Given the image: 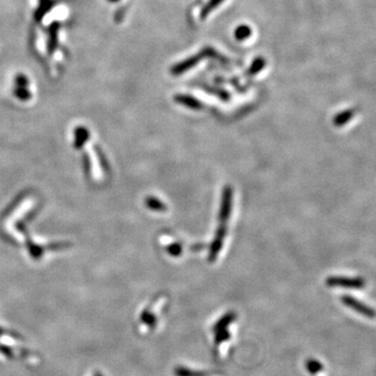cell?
I'll return each mask as SVG.
<instances>
[{
    "instance_id": "2",
    "label": "cell",
    "mask_w": 376,
    "mask_h": 376,
    "mask_svg": "<svg viewBox=\"0 0 376 376\" xmlns=\"http://www.w3.org/2000/svg\"><path fill=\"white\" fill-rule=\"evenodd\" d=\"M342 301L347 306H349V307L353 308L354 310H356L358 312H360V313L368 316V318H371V319L375 318L376 312H375L374 309H372L371 307H369V306L361 303L360 301H358L356 299L352 298V297L345 296V297H343V298H342Z\"/></svg>"
},
{
    "instance_id": "3",
    "label": "cell",
    "mask_w": 376,
    "mask_h": 376,
    "mask_svg": "<svg viewBox=\"0 0 376 376\" xmlns=\"http://www.w3.org/2000/svg\"><path fill=\"white\" fill-rule=\"evenodd\" d=\"M353 116V112L352 111H347L344 112L342 114H340L339 116H336V118L334 120V124L336 126H342L344 124H346L348 121H350Z\"/></svg>"
},
{
    "instance_id": "4",
    "label": "cell",
    "mask_w": 376,
    "mask_h": 376,
    "mask_svg": "<svg viewBox=\"0 0 376 376\" xmlns=\"http://www.w3.org/2000/svg\"><path fill=\"white\" fill-rule=\"evenodd\" d=\"M111 2H116V0H111Z\"/></svg>"
},
{
    "instance_id": "1",
    "label": "cell",
    "mask_w": 376,
    "mask_h": 376,
    "mask_svg": "<svg viewBox=\"0 0 376 376\" xmlns=\"http://www.w3.org/2000/svg\"><path fill=\"white\" fill-rule=\"evenodd\" d=\"M327 284L330 286H343L349 288H363L365 281L362 278H341V277H330L327 279Z\"/></svg>"
}]
</instances>
